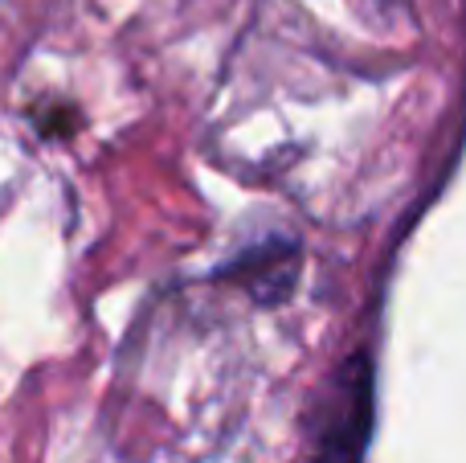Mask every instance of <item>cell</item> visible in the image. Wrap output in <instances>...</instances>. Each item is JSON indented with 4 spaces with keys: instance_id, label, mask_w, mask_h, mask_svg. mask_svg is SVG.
<instances>
[{
    "instance_id": "cell-1",
    "label": "cell",
    "mask_w": 466,
    "mask_h": 463,
    "mask_svg": "<svg viewBox=\"0 0 466 463\" xmlns=\"http://www.w3.org/2000/svg\"><path fill=\"white\" fill-rule=\"evenodd\" d=\"M372 435V369L356 353L339 369L319 418H315V463H360Z\"/></svg>"
},
{
    "instance_id": "cell-2",
    "label": "cell",
    "mask_w": 466,
    "mask_h": 463,
    "mask_svg": "<svg viewBox=\"0 0 466 463\" xmlns=\"http://www.w3.org/2000/svg\"><path fill=\"white\" fill-rule=\"evenodd\" d=\"M295 262H299V251L290 242H266L246 251L238 262H229L226 275L246 283V292L258 295V304H282V295L295 283V271H299Z\"/></svg>"
}]
</instances>
